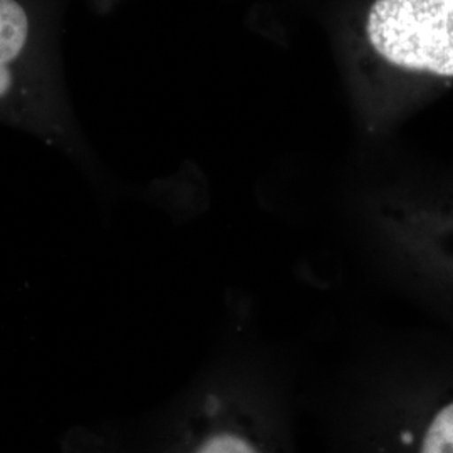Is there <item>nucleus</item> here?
<instances>
[{"label":"nucleus","mask_w":453,"mask_h":453,"mask_svg":"<svg viewBox=\"0 0 453 453\" xmlns=\"http://www.w3.org/2000/svg\"><path fill=\"white\" fill-rule=\"evenodd\" d=\"M366 34L389 65L453 78V0H374Z\"/></svg>","instance_id":"f257e3e1"},{"label":"nucleus","mask_w":453,"mask_h":453,"mask_svg":"<svg viewBox=\"0 0 453 453\" xmlns=\"http://www.w3.org/2000/svg\"><path fill=\"white\" fill-rule=\"evenodd\" d=\"M35 31L27 5L0 0V106L20 101L33 82Z\"/></svg>","instance_id":"f03ea898"},{"label":"nucleus","mask_w":453,"mask_h":453,"mask_svg":"<svg viewBox=\"0 0 453 453\" xmlns=\"http://www.w3.org/2000/svg\"><path fill=\"white\" fill-rule=\"evenodd\" d=\"M421 453H453V403L441 408L430 423Z\"/></svg>","instance_id":"7ed1b4c3"},{"label":"nucleus","mask_w":453,"mask_h":453,"mask_svg":"<svg viewBox=\"0 0 453 453\" xmlns=\"http://www.w3.org/2000/svg\"><path fill=\"white\" fill-rule=\"evenodd\" d=\"M196 453H257L242 437L234 434H219L200 445Z\"/></svg>","instance_id":"20e7f679"}]
</instances>
